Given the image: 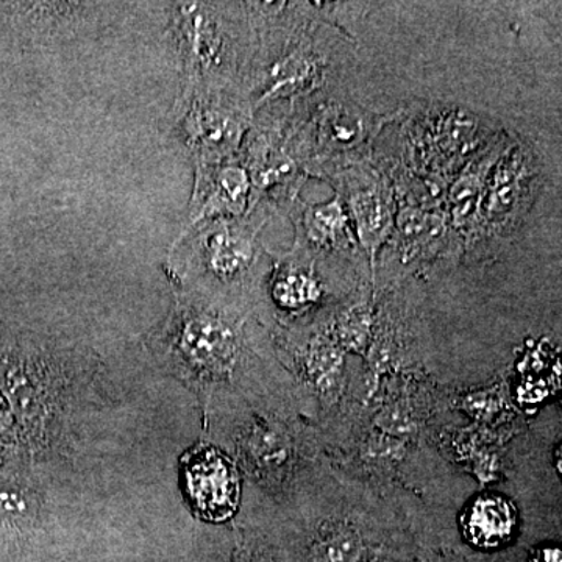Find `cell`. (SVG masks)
Wrapping results in <instances>:
<instances>
[{"label":"cell","instance_id":"1","mask_svg":"<svg viewBox=\"0 0 562 562\" xmlns=\"http://www.w3.org/2000/svg\"><path fill=\"white\" fill-rule=\"evenodd\" d=\"M255 32L244 99L255 116L338 90L353 36L336 27L317 2L246 3Z\"/></svg>","mask_w":562,"mask_h":562},{"label":"cell","instance_id":"2","mask_svg":"<svg viewBox=\"0 0 562 562\" xmlns=\"http://www.w3.org/2000/svg\"><path fill=\"white\" fill-rule=\"evenodd\" d=\"M269 216L268 211L254 210L241 217L201 222L181 233L171 258L206 297L238 303L261 286L271 269V251L261 243Z\"/></svg>","mask_w":562,"mask_h":562},{"label":"cell","instance_id":"3","mask_svg":"<svg viewBox=\"0 0 562 562\" xmlns=\"http://www.w3.org/2000/svg\"><path fill=\"white\" fill-rule=\"evenodd\" d=\"M172 24L187 74L183 92H231L244 98L255 47L246 3H177Z\"/></svg>","mask_w":562,"mask_h":562},{"label":"cell","instance_id":"4","mask_svg":"<svg viewBox=\"0 0 562 562\" xmlns=\"http://www.w3.org/2000/svg\"><path fill=\"white\" fill-rule=\"evenodd\" d=\"M281 111L292 154L308 179L322 180L371 160L376 139L402 116V111L376 113L366 109L341 94L339 88Z\"/></svg>","mask_w":562,"mask_h":562},{"label":"cell","instance_id":"5","mask_svg":"<svg viewBox=\"0 0 562 562\" xmlns=\"http://www.w3.org/2000/svg\"><path fill=\"white\" fill-rule=\"evenodd\" d=\"M398 157H386L414 176L454 177L501 128L462 106L435 105L414 111L403 121Z\"/></svg>","mask_w":562,"mask_h":562},{"label":"cell","instance_id":"6","mask_svg":"<svg viewBox=\"0 0 562 562\" xmlns=\"http://www.w3.org/2000/svg\"><path fill=\"white\" fill-rule=\"evenodd\" d=\"M541 161L535 149L513 135L487 177L472 255L494 254L495 247L522 227L541 190Z\"/></svg>","mask_w":562,"mask_h":562},{"label":"cell","instance_id":"7","mask_svg":"<svg viewBox=\"0 0 562 562\" xmlns=\"http://www.w3.org/2000/svg\"><path fill=\"white\" fill-rule=\"evenodd\" d=\"M251 181L250 211L288 214L308 176L303 172L288 140L283 111L268 110L251 124L239 151Z\"/></svg>","mask_w":562,"mask_h":562},{"label":"cell","instance_id":"8","mask_svg":"<svg viewBox=\"0 0 562 562\" xmlns=\"http://www.w3.org/2000/svg\"><path fill=\"white\" fill-rule=\"evenodd\" d=\"M180 131L195 166L232 160L255 121L246 99L231 92H183Z\"/></svg>","mask_w":562,"mask_h":562},{"label":"cell","instance_id":"9","mask_svg":"<svg viewBox=\"0 0 562 562\" xmlns=\"http://www.w3.org/2000/svg\"><path fill=\"white\" fill-rule=\"evenodd\" d=\"M327 181L346 203L358 244L369 262L373 286L376 261L390 241L397 216V199L390 173L373 154L371 160L350 166L328 177Z\"/></svg>","mask_w":562,"mask_h":562},{"label":"cell","instance_id":"10","mask_svg":"<svg viewBox=\"0 0 562 562\" xmlns=\"http://www.w3.org/2000/svg\"><path fill=\"white\" fill-rule=\"evenodd\" d=\"M462 255L464 249L450 227L446 210H427L397 202L394 232L380 254L375 272L390 265L419 271L425 266Z\"/></svg>","mask_w":562,"mask_h":562},{"label":"cell","instance_id":"11","mask_svg":"<svg viewBox=\"0 0 562 562\" xmlns=\"http://www.w3.org/2000/svg\"><path fill=\"white\" fill-rule=\"evenodd\" d=\"M286 216L294 225V247L321 257L368 262L358 244L346 203L336 192L331 199L321 203L297 199Z\"/></svg>","mask_w":562,"mask_h":562},{"label":"cell","instance_id":"12","mask_svg":"<svg viewBox=\"0 0 562 562\" xmlns=\"http://www.w3.org/2000/svg\"><path fill=\"white\" fill-rule=\"evenodd\" d=\"M250 203V176L239 155L216 165L195 166L194 194L183 232L205 221L241 217L249 213Z\"/></svg>","mask_w":562,"mask_h":562},{"label":"cell","instance_id":"13","mask_svg":"<svg viewBox=\"0 0 562 562\" xmlns=\"http://www.w3.org/2000/svg\"><path fill=\"white\" fill-rule=\"evenodd\" d=\"M512 139L513 133L498 132L454 177L447 191V217L454 235L460 239L464 255H472L475 246L480 209H482L487 177Z\"/></svg>","mask_w":562,"mask_h":562},{"label":"cell","instance_id":"14","mask_svg":"<svg viewBox=\"0 0 562 562\" xmlns=\"http://www.w3.org/2000/svg\"><path fill=\"white\" fill-rule=\"evenodd\" d=\"M191 501L203 519L222 522L233 516L239 503V476L235 465L216 450H202L187 465Z\"/></svg>","mask_w":562,"mask_h":562},{"label":"cell","instance_id":"15","mask_svg":"<svg viewBox=\"0 0 562 562\" xmlns=\"http://www.w3.org/2000/svg\"><path fill=\"white\" fill-rule=\"evenodd\" d=\"M516 512L512 503L497 495H484L473 502L464 519L469 542L482 549H498L512 538Z\"/></svg>","mask_w":562,"mask_h":562},{"label":"cell","instance_id":"16","mask_svg":"<svg viewBox=\"0 0 562 562\" xmlns=\"http://www.w3.org/2000/svg\"><path fill=\"white\" fill-rule=\"evenodd\" d=\"M360 539L350 530H336L317 550V562H355L360 554Z\"/></svg>","mask_w":562,"mask_h":562},{"label":"cell","instance_id":"17","mask_svg":"<svg viewBox=\"0 0 562 562\" xmlns=\"http://www.w3.org/2000/svg\"><path fill=\"white\" fill-rule=\"evenodd\" d=\"M251 453L260 460L261 464L269 465H281L286 461L288 449L286 442L280 436L273 435V431L265 430L257 432V438L251 441Z\"/></svg>","mask_w":562,"mask_h":562},{"label":"cell","instance_id":"18","mask_svg":"<svg viewBox=\"0 0 562 562\" xmlns=\"http://www.w3.org/2000/svg\"><path fill=\"white\" fill-rule=\"evenodd\" d=\"M538 562H561V552L558 549L543 550L539 554Z\"/></svg>","mask_w":562,"mask_h":562}]
</instances>
